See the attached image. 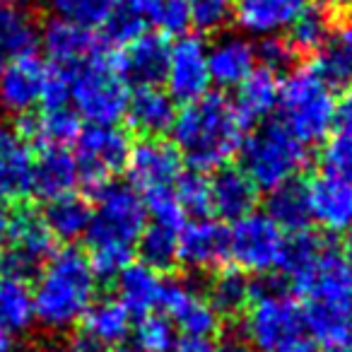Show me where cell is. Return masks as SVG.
Masks as SVG:
<instances>
[{
	"label": "cell",
	"mask_w": 352,
	"mask_h": 352,
	"mask_svg": "<svg viewBox=\"0 0 352 352\" xmlns=\"http://www.w3.org/2000/svg\"><path fill=\"white\" fill-rule=\"evenodd\" d=\"M147 225V208L128 184L109 182L97 188L87 227L89 265L94 275L116 280L138 254Z\"/></svg>",
	"instance_id": "obj_1"
},
{
	"label": "cell",
	"mask_w": 352,
	"mask_h": 352,
	"mask_svg": "<svg viewBox=\"0 0 352 352\" xmlns=\"http://www.w3.org/2000/svg\"><path fill=\"white\" fill-rule=\"evenodd\" d=\"M171 138L176 152L198 171L222 169L239 155L244 142V123L236 113L234 104L222 94L208 92L206 97L176 113Z\"/></svg>",
	"instance_id": "obj_2"
},
{
	"label": "cell",
	"mask_w": 352,
	"mask_h": 352,
	"mask_svg": "<svg viewBox=\"0 0 352 352\" xmlns=\"http://www.w3.org/2000/svg\"><path fill=\"white\" fill-rule=\"evenodd\" d=\"M294 289L304 297L302 309L309 336L331 352H350L352 278L340 256L328 246L314 268L294 283Z\"/></svg>",
	"instance_id": "obj_3"
},
{
	"label": "cell",
	"mask_w": 352,
	"mask_h": 352,
	"mask_svg": "<svg viewBox=\"0 0 352 352\" xmlns=\"http://www.w3.org/2000/svg\"><path fill=\"white\" fill-rule=\"evenodd\" d=\"M97 283L87 256L78 249H60L46 258L32 287L34 321L49 331L78 326L97 302Z\"/></svg>",
	"instance_id": "obj_4"
},
{
	"label": "cell",
	"mask_w": 352,
	"mask_h": 352,
	"mask_svg": "<svg viewBox=\"0 0 352 352\" xmlns=\"http://www.w3.org/2000/svg\"><path fill=\"white\" fill-rule=\"evenodd\" d=\"M241 171L256 188L275 191L297 176L309 162V150L283 123H261L241 142Z\"/></svg>",
	"instance_id": "obj_5"
},
{
	"label": "cell",
	"mask_w": 352,
	"mask_h": 352,
	"mask_svg": "<svg viewBox=\"0 0 352 352\" xmlns=\"http://www.w3.org/2000/svg\"><path fill=\"white\" fill-rule=\"evenodd\" d=\"M336 92L314 75L311 68L292 70L280 82L278 111L283 126L304 145L318 142L336 126Z\"/></svg>",
	"instance_id": "obj_6"
},
{
	"label": "cell",
	"mask_w": 352,
	"mask_h": 352,
	"mask_svg": "<svg viewBox=\"0 0 352 352\" xmlns=\"http://www.w3.org/2000/svg\"><path fill=\"white\" fill-rule=\"evenodd\" d=\"M241 328L254 352H287L309 340L302 304L280 287L254 289Z\"/></svg>",
	"instance_id": "obj_7"
},
{
	"label": "cell",
	"mask_w": 352,
	"mask_h": 352,
	"mask_svg": "<svg viewBox=\"0 0 352 352\" xmlns=\"http://www.w3.org/2000/svg\"><path fill=\"white\" fill-rule=\"evenodd\" d=\"M60 78L65 82L68 104L89 126H116L126 116L131 89L107 56Z\"/></svg>",
	"instance_id": "obj_8"
},
{
	"label": "cell",
	"mask_w": 352,
	"mask_h": 352,
	"mask_svg": "<svg viewBox=\"0 0 352 352\" xmlns=\"http://www.w3.org/2000/svg\"><path fill=\"white\" fill-rule=\"evenodd\" d=\"M287 249V236L268 212H251L232 225L230 258L241 273L268 275L280 270Z\"/></svg>",
	"instance_id": "obj_9"
},
{
	"label": "cell",
	"mask_w": 352,
	"mask_h": 352,
	"mask_svg": "<svg viewBox=\"0 0 352 352\" xmlns=\"http://www.w3.org/2000/svg\"><path fill=\"white\" fill-rule=\"evenodd\" d=\"M182 162V155L171 142L145 138L131 145V155L126 162L128 182H131L128 186L142 198V203L174 196L176 184L184 176Z\"/></svg>",
	"instance_id": "obj_10"
},
{
	"label": "cell",
	"mask_w": 352,
	"mask_h": 352,
	"mask_svg": "<svg viewBox=\"0 0 352 352\" xmlns=\"http://www.w3.org/2000/svg\"><path fill=\"white\" fill-rule=\"evenodd\" d=\"M73 142V157L82 182L99 188L113 182V176L126 169L131 142L116 126H89L80 131Z\"/></svg>",
	"instance_id": "obj_11"
},
{
	"label": "cell",
	"mask_w": 352,
	"mask_h": 352,
	"mask_svg": "<svg viewBox=\"0 0 352 352\" xmlns=\"http://www.w3.org/2000/svg\"><path fill=\"white\" fill-rule=\"evenodd\" d=\"M54 70L36 54L6 60L0 65V109L15 116H32L44 104Z\"/></svg>",
	"instance_id": "obj_12"
},
{
	"label": "cell",
	"mask_w": 352,
	"mask_h": 352,
	"mask_svg": "<svg viewBox=\"0 0 352 352\" xmlns=\"http://www.w3.org/2000/svg\"><path fill=\"white\" fill-rule=\"evenodd\" d=\"M160 309L174 328L191 340H212L222 326V316L206 294L182 280H164Z\"/></svg>",
	"instance_id": "obj_13"
},
{
	"label": "cell",
	"mask_w": 352,
	"mask_h": 352,
	"mask_svg": "<svg viewBox=\"0 0 352 352\" xmlns=\"http://www.w3.org/2000/svg\"><path fill=\"white\" fill-rule=\"evenodd\" d=\"M166 94L174 102L191 104L210 92V68H208V46L198 36H179L169 46L164 70Z\"/></svg>",
	"instance_id": "obj_14"
},
{
	"label": "cell",
	"mask_w": 352,
	"mask_h": 352,
	"mask_svg": "<svg viewBox=\"0 0 352 352\" xmlns=\"http://www.w3.org/2000/svg\"><path fill=\"white\" fill-rule=\"evenodd\" d=\"M54 236L44 222V215L30 208H20L10 215V230H8V275H25L39 270L54 254Z\"/></svg>",
	"instance_id": "obj_15"
},
{
	"label": "cell",
	"mask_w": 352,
	"mask_h": 352,
	"mask_svg": "<svg viewBox=\"0 0 352 352\" xmlns=\"http://www.w3.org/2000/svg\"><path fill=\"white\" fill-rule=\"evenodd\" d=\"M39 41L46 51L51 70L58 75H70L104 56L102 41L94 36L92 30L65 20L49 22L39 34Z\"/></svg>",
	"instance_id": "obj_16"
},
{
	"label": "cell",
	"mask_w": 352,
	"mask_h": 352,
	"mask_svg": "<svg viewBox=\"0 0 352 352\" xmlns=\"http://www.w3.org/2000/svg\"><path fill=\"white\" fill-rule=\"evenodd\" d=\"M133 328L131 314L118 299H97L80 321L70 340V352H111L128 340Z\"/></svg>",
	"instance_id": "obj_17"
},
{
	"label": "cell",
	"mask_w": 352,
	"mask_h": 352,
	"mask_svg": "<svg viewBox=\"0 0 352 352\" xmlns=\"http://www.w3.org/2000/svg\"><path fill=\"white\" fill-rule=\"evenodd\" d=\"M309 8V0H234L232 20L249 39H275L287 34Z\"/></svg>",
	"instance_id": "obj_18"
},
{
	"label": "cell",
	"mask_w": 352,
	"mask_h": 352,
	"mask_svg": "<svg viewBox=\"0 0 352 352\" xmlns=\"http://www.w3.org/2000/svg\"><path fill=\"white\" fill-rule=\"evenodd\" d=\"M311 222L328 234L347 236L352 232V182L323 171L307 184Z\"/></svg>",
	"instance_id": "obj_19"
},
{
	"label": "cell",
	"mask_w": 352,
	"mask_h": 352,
	"mask_svg": "<svg viewBox=\"0 0 352 352\" xmlns=\"http://www.w3.org/2000/svg\"><path fill=\"white\" fill-rule=\"evenodd\" d=\"M166 58H169V44L164 36L145 32L118 49L113 68L126 80V85L133 82L135 87H152L164 80Z\"/></svg>",
	"instance_id": "obj_20"
},
{
	"label": "cell",
	"mask_w": 352,
	"mask_h": 352,
	"mask_svg": "<svg viewBox=\"0 0 352 352\" xmlns=\"http://www.w3.org/2000/svg\"><path fill=\"white\" fill-rule=\"evenodd\" d=\"M230 258V232L217 220L198 217L184 222L179 234V261L191 270L220 268Z\"/></svg>",
	"instance_id": "obj_21"
},
{
	"label": "cell",
	"mask_w": 352,
	"mask_h": 352,
	"mask_svg": "<svg viewBox=\"0 0 352 352\" xmlns=\"http://www.w3.org/2000/svg\"><path fill=\"white\" fill-rule=\"evenodd\" d=\"M184 227V212L179 208L147 212V225L138 241L142 263L152 270H166L179 261V234Z\"/></svg>",
	"instance_id": "obj_22"
},
{
	"label": "cell",
	"mask_w": 352,
	"mask_h": 352,
	"mask_svg": "<svg viewBox=\"0 0 352 352\" xmlns=\"http://www.w3.org/2000/svg\"><path fill=\"white\" fill-rule=\"evenodd\" d=\"M258 65V51L244 34H222L208 46V68L212 85L239 87Z\"/></svg>",
	"instance_id": "obj_23"
},
{
	"label": "cell",
	"mask_w": 352,
	"mask_h": 352,
	"mask_svg": "<svg viewBox=\"0 0 352 352\" xmlns=\"http://www.w3.org/2000/svg\"><path fill=\"white\" fill-rule=\"evenodd\" d=\"M80 182V171L73 152L60 145H41L34 155L32 171V193L44 201H56L60 196L75 193Z\"/></svg>",
	"instance_id": "obj_24"
},
{
	"label": "cell",
	"mask_w": 352,
	"mask_h": 352,
	"mask_svg": "<svg viewBox=\"0 0 352 352\" xmlns=\"http://www.w3.org/2000/svg\"><path fill=\"white\" fill-rule=\"evenodd\" d=\"M34 152L20 133L0 126V201H22L32 196Z\"/></svg>",
	"instance_id": "obj_25"
},
{
	"label": "cell",
	"mask_w": 352,
	"mask_h": 352,
	"mask_svg": "<svg viewBox=\"0 0 352 352\" xmlns=\"http://www.w3.org/2000/svg\"><path fill=\"white\" fill-rule=\"evenodd\" d=\"M258 188L249 176L234 166H222L210 179V212L220 215L222 220H241L256 212Z\"/></svg>",
	"instance_id": "obj_26"
},
{
	"label": "cell",
	"mask_w": 352,
	"mask_h": 352,
	"mask_svg": "<svg viewBox=\"0 0 352 352\" xmlns=\"http://www.w3.org/2000/svg\"><path fill=\"white\" fill-rule=\"evenodd\" d=\"M128 126L145 138H157L164 131H171L176 118L174 99L160 85L152 87H133L128 97L126 116Z\"/></svg>",
	"instance_id": "obj_27"
},
{
	"label": "cell",
	"mask_w": 352,
	"mask_h": 352,
	"mask_svg": "<svg viewBox=\"0 0 352 352\" xmlns=\"http://www.w3.org/2000/svg\"><path fill=\"white\" fill-rule=\"evenodd\" d=\"M278 94H280V80L278 73L268 68H256L244 82L236 87L234 104L241 123H258L268 118L278 109Z\"/></svg>",
	"instance_id": "obj_28"
},
{
	"label": "cell",
	"mask_w": 352,
	"mask_h": 352,
	"mask_svg": "<svg viewBox=\"0 0 352 352\" xmlns=\"http://www.w3.org/2000/svg\"><path fill=\"white\" fill-rule=\"evenodd\" d=\"M162 287H164V280L157 270L147 268L145 263H131L116 278V299L128 314L145 316L160 307Z\"/></svg>",
	"instance_id": "obj_29"
},
{
	"label": "cell",
	"mask_w": 352,
	"mask_h": 352,
	"mask_svg": "<svg viewBox=\"0 0 352 352\" xmlns=\"http://www.w3.org/2000/svg\"><path fill=\"white\" fill-rule=\"evenodd\" d=\"M39 44V27L34 17L17 6L0 3V58H20L36 54Z\"/></svg>",
	"instance_id": "obj_30"
},
{
	"label": "cell",
	"mask_w": 352,
	"mask_h": 352,
	"mask_svg": "<svg viewBox=\"0 0 352 352\" xmlns=\"http://www.w3.org/2000/svg\"><path fill=\"white\" fill-rule=\"evenodd\" d=\"M268 215L283 232H307L311 222V208H309V191L307 184L289 182L285 186L270 191L268 196Z\"/></svg>",
	"instance_id": "obj_31"
},
{
	"label": "cell",
	"mask_w": 352,
	"mask_h": 352,
	"mask_svg": "<svg viewBox=\"0 0 352 352\" xmlns=\"http://www.w3.org/2000/svg\"><path fill=\"white\" fill-rule=\"evenodd\" d=\"M34 323V299L25 278L0 275V328L17 336Z\"/></svg>",
	"instance_id": "obj_32"
},
{
	"label": "cell",
	"mask_w": 352,
	"mask_h": 352,
	"mask_svg": "<svg viewBox=\"0 0 352 352\" xmlns=\"http://www.w3.org/2000/svg\"><path fill=\"white\" fill-rule=\"evenodd\" d=\"M89 217H92V208L78 193H68V196L49 201L44 210L46 227H49L51 236L58 241H75L87 234Z\"/></svg>",
	"instance_id": "obj_33"
},
{
	"label": "cell",
	"mask_w": 352,
	"mask_h": 352,
	"mask_svg": "<svg viewBox=\"0 0 352 352\" xmlns=\"http://www.w3.org/2000/svg\"><path fill=\"white\" fill-rule=\"evenodd\" d=\"M206 297L210 299V304L217 309L220 316H232V314L246 311L251 297H254V285L241 270L227 268L212 278Z\"/></svg>",
	"instance_id": "obj_34"
},
{
	"label": "cell",
	"mask_w": 352,
	"mask_h": 352,
	"mask_svg": "<svg viewBox=\"0 0 352 352\" xmlns=\"http://www.w3.org/2000/svg\"><path fill=\"white\" fill-rule=\"evenodd\" d=\"M147 30H155L160 36H186L193 25L186 0H140Z\"/></svg>",
	"instance_id": "obj_35"
},
{
	"label": "cell",
	"mask_w": 352,
	"mask_h": 352,
	"mask_svg": "<svg viewBox=\"0 0 352 352\" xmlns=\"http://www.w3.org/2000/svg\"><path fill=\"white\" fill-rule=\"evenodd\" d=\"M287 34H289L287 44L292 51L318 54V51L331 44V39H333L331 17L326 15L323 8H309V10L294 22Z\"/></svg>",
	"instance_id": "obj_36"
},
{
	"label": "cell",
	"mask_w": 352,
	"mask_h": 352,
	"mask_svg": "<svg viewBox=\"0 0 352 352\" xmlns=\"http://www.w3.org/2000/svg\"><path fill=\"white\" fill-rule=\"evenodd\" d=\"M121 0H49V8L54 10L56 20L73 22L85 30L104 27L113 15Z\"/></svg>",
	"instance_id": "obj_37"
},
{
	"label": "cell",
	"mask_w": 352,
	"mask_h": 352,
	"mask_svg": "<svg viewBox=\"0 0 352 352\" xmlns=\"http://www.w3.org/2000/svg\"><path fill=\"white\" fill-rule=\"evenodd\" d=\"M176 328L164 314H145L133 328V345L140 352H174Z\"/></svg>",
	"instance_id": "obj_38"
},
{
	"label": "cell",
	"mask_w": 352,
	"mask_h": 352,
	"mask_svg": "<svg viewBox=\"0 0 352 352\" xmlns=\"http://www.w3.org/2000/svg\"><path fill=\"white\" fill-rule=\"evenodd\" d=\"M314 70L318 80L323 85L336 92V89H347L352 85V56L345 54L336 41L331 39V44L323 46L316 54L314 63L309 65Z\"/></svg>",
	"instance_id": "obj_39"
},
{
	"label": "cell",
	"mask_w": 352,
	"mask_h": 352,
	"mask_svg": "<svg viewBox=\"0 0 352 352\" xmlns=\"http://www.w3.org/2000/svg\"><path fill=\"white\" fill-rule=\"evenodd\" d=\"M174 198L184 210V215L191 212V215L203 217L206 212H210V179H206L198 171L184 174L176 184Z\"/></svg>",
	"instance_id": "obj_40"
},
{
	"label": "cell",
	"mask_w": 352,
	"mask_h": 352,
	"mask_svg": "<svg viewBox=\"0 0 352 352\" xmlns=\"http://www.w3.org/2000/svg\"><path fill=\"white\" fill-rule=\"evenodd\" d=\"M321 162L323 171L352 182V131L336 128V133L328 138L326 147H323Z\"/></svg>",
	"instance_id": "obj_41"
},
{
	"label": "cell",
	"mask_w": 352,
	"mask_h": 352,
	"mask_svg": "<svg viewBox=\"0 0 352 352\" xmlns=\"http://www.w3.org/2000/svg\"><path fill=\"white\" fill-rule=\"evenodd\" d=\"M193 27L203 32H217L230 22L234 0H186Z\"/></svg>",
	"instance_id": "obj_42"
},
{
	"label": "cell",
	"mask_w": 352,
	"mask_h": 352,
	"mask_svg": "<svg viewBox=\"0 0 352 352\" xmlns=\"http://www.w3.org/2000/svg\"><path fill=\"white\" fill-rule=\"evenodd\" d=\"M256 51H258V63H263V68L273 70V73H278L280 68L289 65V60H292V56H294L289 44L285 39H280V36H275V39H263V44L256 46Z\"/></svg>",
	"instance_id": "obj_43"
},
{
	"label": "cell",
	"mask_w": 352,
	"mask_h": 352,
	"mask_svg": "<svg viewBox=\"0 0 352 352\" xmlns=\"http://www.w3.org/2000/svg\"><path fill=\"white\" fill-rule=\"evenodd\" d=\"M333 128H347V131H352V92H347L345 99L338 104L336 126H333Z\"/></svg>",
	"instance_id": "obj_44"
},
{
	"label": "cell",
	"mask_w": 352,
	"mask_h": 352,
	"mask_svg": "<svg viewBox=\"0 0 352 352\" xmlns=\"http://www.w3.org/2000/svg\"><path fill=\"white\" fill-rule=\"evenodd\" d=\"M174 352H215L210 340H191V338H182L176 342Z\"/></svg>",
	"instance_id": "obj_45"
},
{
	"label": "cell",
	"mask_w": 352,
	"mask_h": 352,
	"mask_svg": "<svg viewBox=\"0 0 352 352\" xmlns=\"http://www.w3.org/2000/svg\"><path fill=\"white\" fill-rule=\"evenodd\" d=\"M333 41H336L338 46H340L345 54L352 56V22H347V25L338 27L336 36H333Z\"/></svg>",
	"instance_id": "obj_46"
},
{
	"label": "cell",
	"mask_w": 352,
	"mask_h": 352,
	"mask_svg": "<svg viewBox=\"0 0 352 352\" xmlns=\"http://www.w3.org/2000/svg\"><path fill=\"white\" fill-rule=\"evenodd\" d=\"M340 261L345 265L347 275L352 278V232L345 236V244H342V251H340Z\"/></svg>",
	"instance_id": "obj_47"
},
{
	"label": "cell",
	"mask_w": 352,
	"mask_h": 352,
	"mask_svg": "<svg viewBox=\"0 0 352 352\" xmlns=\"http://www.w3.org/2000/svg\"><path fill=\"white\" fill-rule=\"evenodd\" d=\"M8 230H10V212L0 208V254L8 246Z\"/></svg>",
	"instance_id": "obj_48"
},
{
	"label": "cell",
	"mask_w": 352,
	"mask_h": 352,
	"mask_svg": "<svg viewBox=\"0 0 352 352\" xmlns=\"http://www.w3.org/2000/svg\"><path fill=\"white\" fill-rule=\"evenodd\" d=\"M0 352H17L15 336L8 333L6 328H0Z\"/></svg>",
	"instance_id": "obj_49"
},
{
	"label": "cell",
	"mask_w": 352,
	"mask_h": 352,
	"mask_svg": "<svg viewBox=\"0 0 352 352\" xmlns=\"http://www.w3.org/2000/svg\"><path fill=\"white\" fill-rule=\"evenodd\" d=\"M215 352H254L249 345H241V342H230L225 347H215Z\"/></svg>",
	"instance_id": "obj_50"
},
{
	"label": "cell",
	"mask_w": 352,
	"mask_h": 352,
	"mask_svg": "<svg viewBox=\"0 0 352 352\" xmlns=\"http://www.w3.org/2000/svg\"><path fill=\"white\" fill-rule=\"evenodd\" d=\"M318 6H323V10L326 8H342V6H347V3H352V0H316Z\"/></svg>",
	"instance_id": "obj_51"
},
{
	"label": "cell",
	"mask_w": 352,
	"mask_h": 352,
	"mask_svg": "<svg viewBox=\"0 0 352 352\" xmlns=\"http://www.w3.org/2000/svg\"><path fill=\"white\" fill-rule=\"evenodd\" d=\"M111 352H140V350H138V347L135 345H133V340L131 342H121V345H118V347H113V350Z\"/></svg>",
	"instance_id": "obj_52"
},
{
	"label": "cell",
	"mask_w": 352,
	"mask_h": 352,
	"mask_svg": "<svg viewBox=\"0 0 352 352\" xmlns=\"http://www.w3.org/2000/svg\"><path fill=\"white\" fill-rule=\"evenodd\" d=\"M287 352H316V350H314L311 340H307V342H302V345L292 347V350H287Z\"/></svg>",
	"instance_id": "obj_53"
},
{
	"label": "cell",
	"mask_w": 352,
	"mask_h": 352,
	"mask_svg": "<svg viewBox=\"0 0 352 352\" xmlns=\"http://www.w3.org/2000/svg\"><path fill=\"white\" fill-rule=\"evenodd\" d=\"M0 3H6V6H17V8H25L27 3H32V0H0Z\"/></svg>",
	"instance_id": "obj_54"
}]
</instances>
